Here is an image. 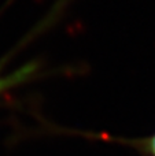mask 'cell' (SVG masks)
<instances>
[{"label": "cell", "instance_id": "1", "mask_svg": "<svg viewBox=\"0 0 155 156\" xmlns=\"http://www.w3.org/2000/svg\"><path fill=\"white\" fill-rule=\"evenodd\" d=\"M30 74V67H23L22 70L16 71V73L11 74V76H7V77H0V93H2L4 89L10 88V86H14L16 83H19L21 81H23L26 77H29Z\"/></svg>", "mask_w": 155, "mask_h": 156}, {"label": "cell", "instance_id": "2", "mask_svg": "<svg viewBox=\"0 0 155 156\" xmlns=\"http://www.w3.org/2000/svg\"><path fill=\"white\" fill-rule=\"evenodd\" d=\"M146 145H147V151L151 154V156H155V134L147 141Z\"/></svg>", "mask_w": 155, "mask_h": 156}]
</instances>
